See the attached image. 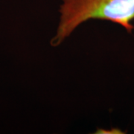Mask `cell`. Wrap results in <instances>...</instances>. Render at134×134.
Masks as SVG:
<instances>
[{
	"label": "cell",
	"instance_id": "cell-1",
	"mask_svg": "<svg viewBox=\"0 0 134 134\" xmlns=\"http://www.w3.org/2000/svg\"><path fill=\"white\" fill-rule=\"evenodd\" d=\"M60 19L51 45H61L75 30L92 19L107 20L121 25L128 32L134 29V0H62Z\"/></svg>",
	"mask_w": 134,
	"mask_h": 134
}]
</instances>
